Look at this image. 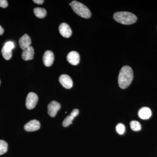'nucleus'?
<instances>
[{"label": "nucleus", "mask_w": 157, "mask_h": 157, "mask_svg": "<svg viewBox=\"0 0 157 157\" xmlns=\"http://www.w3.org/2000/svg\"><path fill=\"white\" fill-rule=\"evenodd\" d=\"M133 79V71L131 67L125 66L121 68L119 74L118 82L120 87L123 89L127 88Z\"/></svg>", "instance_id": "nucleus-1"}, {"label": "nucleus", "mask_w": 157, "mask_h": 157, "mask_svg": "<svg viewBox=\"0 0 157 157\" xmlns=\"http://www.w3.org/2000/svg\"><path fill=\"white\" fill-rule=\"evenodd\" d=\"M113 18L117 22L126 25L133 24L137 20L135 14L127 11L116 12L113 14Z\"/></svg>", "instance_id": "nucleus-2"}, {"label": "nucleus", "mask_w": 157, "mask_h": 157, "mask_svg": "<svg viewBox=\"0 0 157 157\" xmlns=\"http://www.w3.org/2000/svg\"><path fill=\"white\" fill-rule=\"evenodd\" d=\"M73 11L78 16L85 18H89L91 13L88 8L82 3L76 1H73L69 4Z\"/></svg>", "instance_id": "nucleus-3"}, {"label": "nucleus", "mask_w": 157, "mask_h": 157, "mask_svg": "<svg viewBox=\"0 0 157 157\" xmlns=\"http://www.w3.org/2000/svg\"><path fill=\"white\" fill-rule=\"evenodd\" d=\"M39 98L36 94L33 92H30L28 94L26 99V106L29 109H33L36 107L38 103Z\"/></svg>", "instance_id": "nucleus-4"}, {"label": "nucleus", "mask_w": 157, "mask_h": 157, "mask_svg": "<svg viewBox=\"0 0 157 157\" xmlns=\"http://www.w3.org/2000/svg\"><path fill=\"white\" fill-rule=\"evenodd\" d=\"M60 104L58 102L56 101H52L48 105V114L51 117H54L59 109H60Z\"/></svg>", "instance_id": "nucleus-5"}, {"label": "nucleus", "mask_w": 157, "mask_h": 157, "mask_svg": "<svg viewBox=\"0 0 157 157\" xmlns=\"http://www.w3.org/2000/svg\"><path fill=\"white\" fill-rule=\"evenodd\" d=\"M59 81L65 88L70 89L73 87V80L71 77L67 74L61 75L59 78Z\"/></svg>", "instance_id": "nucleus-6"}, {"label": "nucleus", "mask_w": 157, "mask_h": 157, "mask_svg": "<svg viewBox=\"0 0 157 157\" xmlns=\"http://www.w3.org/2000/svg\"><path fill=\"white\" fill-rule=\"evenodd\" d=\"M59 32L61 35L65 38H70L72 34V31L70 26L66 23H63L59 28Z\"/></svg>", "instance_id": "nucleus-7"}, {"label": "nucleus", "mask_w": 157, "mask_h": 157, "mask_svg": "<svg viewBox=\"0 0 157 157\" xmlns=\"http://www.w3.org/2000/svg\"><path fill=\"white\" fill-rule=\"evenodd\" d=\"M67 59L71 64L74 65H78L80 61V56L79 54L76 51H72L69 52L67 56Z\"/></svg>", "instance_id": "nucleus-8"}, {"label": "nucleus", "mask_w": 157, "mask_h": 157, "mask_svg": "<svg viewBox=\"0 0 157 157\" xmlns=\"http://www.w3.org/2000/svg\"><path fill=\"white\" fill-rule=\"evenodd\" d=\"M54 60V55L53 52L50 50L46 51L43 57V61L44 65L46 67H50L53 64Z\"/></svg>", "instance_id": "nucleus-9"}, {"label": "nucleus", "mask_w": 157, "mask_h": 157, "mask_svg": "<svg viewBox=\"0 0 157 157\" xmlns=\"http://www.w3.org/2000/svg\"><path fill=\"white\" fill-rule=\"evenodd\" d=\"M40 128V123L39 121L33 120L29 121L25 125L24 128L27 132H35L39 130Z\"/></svg>", "instance_id": "nucleus-10"}, {"label": "nucleus", "mask_w": 157, "mask_h": 157, "mask_svg": "<svg viewBox=\"0 0 157 157\" xmlns=\"http://www.w3.org/2000/svg\"><path fill=\"white\" fill-rule=\"evenodd\" d=\"M32 41L30 37L27 34H25L19 40V44L21 48L23 50L31 46Z\"/></svg>", "instance_id": "nucleus-11"}, {"label": "nucleus", "mask_w": 157, "mask_h": 157, "mask_svg": "<svg viewBox=\"0 0 157 157\" xmlns=\"http://www.w3.org/2000/svg\"><path fill=\"white\" fill-rule=\"evenodd\" d=\"M79 113V110L78 109H73L70 115L68 116L65 119L63 123V127H67L69 126L70 124L73 123V121L74 118L77 116Z\"/></svg>", "instance_id": "nucleus-12"}, {"label": "nucleus", "mask_w": 157, "mask_h": 157, "mask_svg": "<svg viewBox=\"0 0 157 157\" xmlns=\"http://www.w3.org/2000/svg\"><path fill=\"white\" fill-rule=\"evenodd\" d=\"M34 55V49L32 46H30L28 48H26L23 51L22 58L25 61H28L33 59Z\"/></svg>", "instance_id": "nucleus-13"}, {"label": "nucleus", "mask_w": 157, "mask_h": 157, "mask_svg": "<svg viewBox=\"0 0 157 157\" xmlns=\"http://www.w3.org/2000/svg\"><path fill=\"white\" fill-rule=\"evenodd\" d=\"M151 110L149 108L143 107L139 110L138 116L141 119L147 120L151 117Z\"/></svg>", "instance_id": "nucleus-14"}, {"label": "nucleus", "mask_w": 157, "mask_h": 157, "mask_svg": "<svg viewBox=\"0 0 157 157\" xmlns=\"http://www.w3.org/2000/svg\"><path fill=\"white\" fill-rule=\"evenodd\" d=\"M34 12L36 16L40 18H44L47 14V11L43 8H35L34 9Z\"/></svg>", "instance_id": "nucleus-15"}, {"label": "nucleus", "mask_w": 157, "mask_h": 157, "mask_svg": "<svg viewBox=\"0 0 157 157\" xmlns=\"http://www.w3.org/2000/svg\"><path fill=\"white\" fill-rule=\"evenodd\" d=\"M2 55L5 59L9 60L12 57V50H9L3 47L2 50Z\"/></svg>", "instance_id": "nucleus-16"}, {"label": "nucleus", "mask_w": 157, "mask_h": 157, "mask_svg": "<svg viewBox=\"0 0 157 157\" xmlns=\"http://www.w3.org/2000/svg\"><path fill=\"white\" fill-rule=\"evenodd\" d=\"M131 129L135 132H137L141 128V125L139 122L136 121H132L130 122Z\"/></svg>", "instance_id": "nucleus-17"}, {"label": "nucleus", "mask_w": 157, "mask_h": 157, "mask_svg": "<svg viewBox=\"0 0 157 157\" xmlns=\"http://www.w3.org/2000/svg\"><path fill=\"white\" fill-rule=\"evenodd\" d=\"M8 144L5 140H0V155L6 153L8 150Z\"/></svg>", "instance_id": "nucleus-18"}, {"label": "nucleus", "mask_w": 157, "mask_h": 157, "mask_svg": "<svg viewBox=\"0 0 157 157\" xmlns=\"http://www.w3.org/2000/svg\"><path fill=\"white\" fill-rule=\"evenodd\" d=\"M116 130L118 134L119 135H123L125 131V127L123 124L119 123L117 124L116 127Z\"/></svg>", "instance_id": "nucleus-19"}, {"label": "nucleus", "mask_w": 157, "mask_h": 157, "mask_svg": "<svg viewBox=\"0 0 157 157\" xmlns=\"http://www.w3.org/2000/svg\"><path fill=\"white\" fill-rule=\"evenodd\" d=\"M4 47L9 50H12L14 48V45L13 42H6Z\"/></svg>", "instance_id": "nucleus-20"}, {"label": "nucleus", "mask_w": 157, "mask_h": 157, "mask_svg": "<svg viewBox=\"0 0 157 157\" xmlns=\"http://www.w3.org/2000/svg\"><path fill=\"white\" fill-rule=\"evenodd\" d=\"M8 2L6 0H0V7L3 8H6L8 7Z\"/></svg>", "instance_id": "nucleus-21"}, {"label": "nucleus", "mask_w": 157, "mask_h": 157, "mask_svg": "<svg viewBox=\"0 0 157 157\" xmlns=\"http://www.w3.org/2000/svg\"><path fill=\"white\" fill-rule=\"evenodd\" d=\"M33 2L34 3H36L38 5H42L44 3V1H43V0H34Z\"/></svg>", "instance_id": "nucleus-22"}, {"label": "nucleus", "mask_w": 157, "mask_h": 157, "mask_svg": "<svg viewBox=\"0 0 157 157\" xmlns=\"http://www.w3.org/2000/svg\"><path fill=\"white\" fill-rule=\"evenodd\" d=\"M4 33V30L3 28L0 25V36L2 35Z\"/></svg>", "instance_id": "nucleus-23"}, {"label": "nucleus", "mask_w": 157, "mask_h": 157, "mask_svg": "<svg viewBox=\"0 0 157 157\" xmlns=\"http://www.w3.org/2000/svg\"><path fill=\"white\" fill-rule=\"evenodd\" d=\"M0 84H1V81H0Z\"/></svg>", "instance_id": "nucleus-24"}]
</instances>
